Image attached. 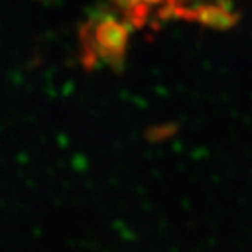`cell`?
Here are the masks:
<instances>
[{"instance_id": "6da1fadb", "label": "cell", "mask_w": 252, "mask_h": 252, "mask_svg": "<svg viewBox=\"0 0 252 252\" xmlns=\"http://www.w3.org/2000/svg\"><path fill=\"white\" fill-rule=\"evenodd\" d=\"M94 46L105 58H116L123 55L128 43V29L113 19H105L96 26Z\"/></svg>"}]
</instances>
